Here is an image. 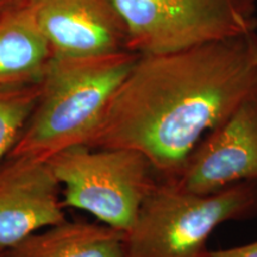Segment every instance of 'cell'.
<instances>
[{
	"instance_id": "1",
	"label": "cell",
	"mask_w": 257,
	"mask_h": 257,
	"mask_svg": "<svg viewBox=\"0 0 257 257\" xmlns=\"http://www.w3.org/2000/svg\"><path fill=\"white\" fill-rule=\"evenodd\" d=\"M257 91V32L176 53L140 55L88 138L143 154L176 180L207 133Z\"/></svg>"
},
{
	"instance_id": "2",
	"label": "cell",
	"mask_w": 257,
	"mask_h": 257,
	"mask_svg": "<svg viewBox=\"0 0 257 257\" xmlns=\"http://www.w3.org/2000/svg\"><path fill=\"white\" fill-rule=\"evenodd\" d=\"M138 56L121 50L98 56L51 57L34 112L8 156L48 161L64 149L87 143Z\"/></svg>"
},
{
	"instance_id": "3",
	"label": "cell",
	"mask_w": 257,
	"mask_h": 257,
	"mask_svg": "<svg viewBox=\"0 0 257 257\" xmlns=\"http://www.w3.org/2000/svg\"><path fill=\"white\" fill-rule=\"evenodd\" d=\"M256 217L257 182L195 193L159 179L125 232V257H208L218 226Z\"/></svg>"
},
{
	"instance_id": "4",
	"label": "cell",
	"mask_w": 257,
	"mask_h": 257,
	"mask_svg": "<svg viewBox=\"0 0 257 257\" xmlns=\"http://www.w3.org/2000/svg\"><path fill=\"white\" fill-rule=\"evenodd\" d=\"M63 187V207L126 231L159 176L143 154L123 148L70 147L48 160Z\"/></svg>"
},
{
	"instance_id": "5",
	"label": "cell",
	"mask_w": 257,
	"mask_h": 257,
	"mask_svg": "<svg viewBox=\"0 0 257 257\" xmlns=\"http://www.w3.org/2000/svg\"><path fill=\"white\" fill-rule=\"evenodd\" d=\"M138 55L176 53L257 32L256 0H113Z\"/></svg>"
},
{
	"instance_id": "6",
	"label": "cell",
	"mask_w": 257,
	"mask_h": 257,
	"mask_svg": "<svg viewBox=\"0 0 257 257\" xmlns=\"http://www.w3.org/2000/svg\"><path fill=\"white\" fill-rule=\"evenodd\" d=\"M172 181L195 193L257 182V91L202 137Z\"/></svg>"
},
{
	"instance_id": "7",
	"label": "cell",
	"mask_w": 257,
	"mask_h": 257,
	"mask_svg": "<svg viewBox=\"0 0 257 257\" xmlns=\"http://www.w3.org/2000/svg\"><path fill=\"white\" fill-rule=\"evenodd\" d=\"M60 189L48 161L6 156L0 162V253L67 220Z\"/></svg>"
},
{
	"instance_id": "8",
	"label": "cell",
	"mask_w": 257,
	"mask_h": 257,
	"mask_svg": "<svg viewBox=\"0 0 257 257\" xmlns=\"http://www.w3.org/2000/svg\"><path fill=\"white\" fill-rule=\"evenodd\" d=\"M53 56L87 57L126 49V29L113 0H32Z\"/></svg>"
},
{
	"instance_id": "9",
	"label": "cell",
	"mask_w": 257,
	"mask_h": 257,
	"mask_svg": "<svg viewBox=\"0 0 257 257\" xmlns=\"http://www.w3.org/2000/svg\"><path fill=\"white\" fill-rule=\"evenodd\" d=\"M51 57L32 0L0 6V88L41 83Z\"/></svg>"
},
{
	"instance_id": "10",
	"label": "cell",
	"mask_w": 257,
	"mask_h": 257,
	"mask_svg": "<svg viewBox=\"0 0 257 257\" xmlns=\"http://www.w3.org/2000/svg\"><path fill=\"white\" fill-rule=\"evenodd\" d=\"M5 257H125V232L102 223L64 220L30 234Z\"/></svg>"
},
{
	"instance_id": "11",
	"label": "cell",
	"mask_w": 257,
	"mask_h": 257,
	"mask_svg": "<svg viewBox=\"0 0 257 257\" xmlns=\"http://www.w3.org/2000/svg\"><path fill=\"white\" fill-rule=\"evenodd\" d=\"M41 83L0 88V162L23 133L40 96Z\"/></svg>"
},
{
	"instance_id": "12",
	"label": "cell",
	"mask_w": 257,
	"mask_h": 257,
	"mask_svg": "<svg viewBox=\"0 0 257 257\" xmlns=\"http://www.w3.org/2000/svg\"><path fill=\"white\" fill-rule=\"evenodd\" d=\"M208 257H257V240L230 249L211 250Z\"/></svg>"
},
{
	"instance_id": "13",
	"label": "cell",
	"mask_w": 257,
	"mask_h": 257,
	"mask_svg": "<svg viewBox=\"0 0 257 257\" xmlns=\"http://www.w3.org/2000/svg\"><path fill=\"white\" fill-rule=\"evenodd\" d=\"M21 2H29V0H0V6L15 4V3H21Z\"/></svg>"
},
{
	"instance_id": "14",
	"label": "cell",
	"mask_w": 257,
	"mask_h": 257,
	"mask_svg": "<svg viewBox=\"0 0 257 257\" xmlns=\"http://www.w3.org/2000/svg\"><path fill=\"white\" fill-rule=\"evenodd\" d=\"M0 257H5V253H0Z\"/></svg>"
}]
</instances>
